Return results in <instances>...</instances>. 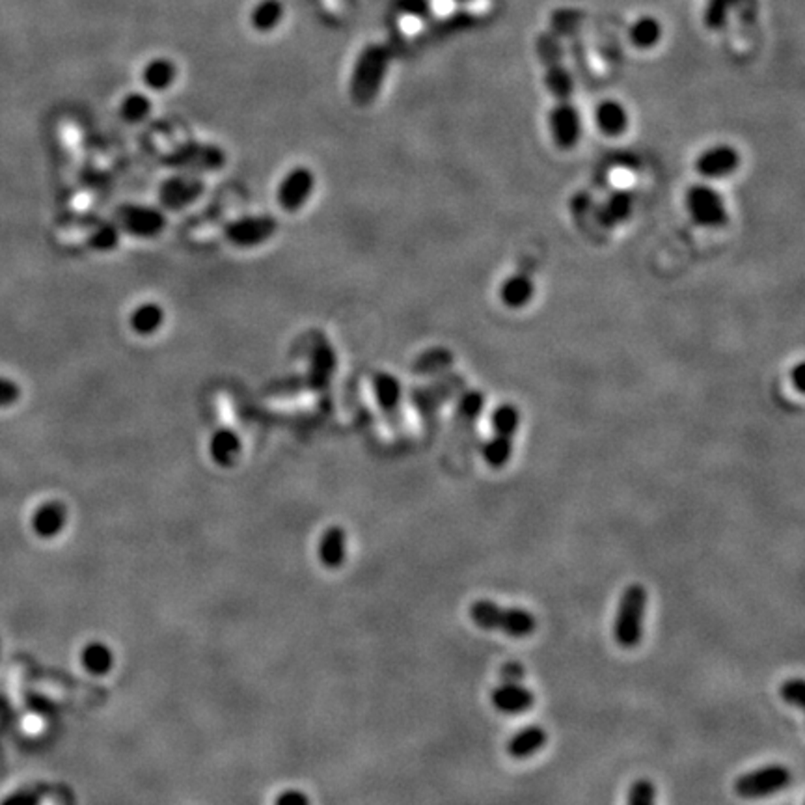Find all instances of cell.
<instances>
[{
	"mask_svg": "<svg viewBox=\"0 0 805 805\" xmlns=\"http://www.w3.org/2000/svg\"><path fill=\"white\" fill-rule=\"evenodd\" d=\"M391 52L384 43H369L358 55L349 82V94L356 106L371 104L381 94L390 67Z\"/></svg>",
	"mask_w": 805,
	"mask_h": 805,
	"instance_id": "obj_1",
	"label": "cell"
},
{
	"mask_svg": "<svg viewBox=\"0 0 805 805\" xmlns=\"http://www.w3.org/2000/svg\"><path fill=\"white\" fill-rule=\"evenodd\" d=\"M468 614L479 629L498 631L511 638H528L537 629L531 612L516 606H499L492 600H476Z\"/></svg>",
	"mask_w": 805,
	"mask_h": 805,
	"instance_id": "obj_2",
	"label": "cell"
},
{
	"mask_svg": "<svg viewBox=\"0 0 805 805\" xmlns=\"http://www.w3.org/2000/svg\"><path fill=\"white\" fill-rule=\"evenodd\" d=\"M545 71V86L553 104H575V81L565 62L563 49L556 35L541 34L535 43Z\"/></svg>",
	"mask_w": 805,
	"mask_h": 805,
	"instance_id": "obj_3",
	"label": "cell"
},
{
	"mask_svg": "<svg viewBox=\"0 0 805 805\" xmlns=\"http://www.w3.org/2000/svg\"><path fill=\"white\" fill-rule=\"evenodd\" d=\"M647 612V589L631 584L621 595L614 621V638L623 649H634L643 639V624Z\"/></svg>",
	"mask_w": 805,
	"mask_h": 805,
	"instance_id": "obj_4",
	"label": "cell"
},
{
	"mask_svg": "<svg viewBox=\"0 0 805 805\" xmlns=\"http://www.w3.org/2000/svg\"><path fill=\"white\" fill-rule=\"evenodd\" d=\"M120 231L135 239H155L166 229L168 219L163 207L128 204L116 211V222Z\"/></svg>",
	"mask_w": 805,
	"mask_h": 805,
	"instance_id": "obj_5",
	"label": "cell"
},
{
	"mask_svg": "<svg viewBox=\"0 0 805 805\" xmlns=\"http://www.w3.org/2000/svg\"><path fill=\"white\" fill-rule=\"evenodd\" d=\"M685 205L692 221L701 228L718 229L729 221V211L722 192L707 183L692 185L686 190Z\"/></svg>",
	"mask_w": 805,
	"mask_h": 805,
	"instance_id": "obj_6",
	"label": "cell"
},
{
	"mask_svg": "<svg viewBox=\"0 0 805 805\" xmlns=\"http://www.w3.org/2000/svg\"><path fill=\"white\" fill-rule=\"evenodd\" d=\"M793 783V772L785 764H766L737 778L735 793L744 800H759L781 793Z\"/></svg>",
	"mask_w": 805,
	"mask_h": 805,
	"instance_id": "obj_7",
	"label": "cell"
},
{
	"mask_svg": "<svg viewBox=\"0 0 805 805\" xmlns=\"http://www.w3.org/2000/svg\"><path fill=\"white\" fill-rule=\"evenodd\" d=\"M276 231L278 221L271 214H246L226 224L224 239L234 248L252 250L267 244Z\"/></svg>",
	"mask_w": 805,
	"mask_h": 805,
	"instance_id": "obj_8",
	"label": "cell"
},
{
	"mask_svg": "<svg viewBox=\"0 0 805 805\" xmlns=\"http://www.w3.org/2000/svg\"><path fill=\"white\" fill-rule=\"evenodd\" d=\"M315 187V172L308 166H295L280 179L276 187V204L283 213L297 214L313 198Z\"/></svg>",
	"mask_w": 805,
	"mask_h": 805,
	"instance_id": "obj_9",
	"label": "cell"
},
{
	"mask_svg": "<svg viewBox=\"0 0 805 805\" xmlns=\"http://www.w3.org/2000/svg\"><path fill=\"white\" fill-rule=\"evenodd\" d=\"M205 185L200 177L189 174L172 175L159 187V202L165 211H183L204 196Z\"/></svg>",
	"mask_w": 805,
	"mask_h": 805,
	"instance_id": "obj_10",
	"label": "cell"
},
{
	"mask_svg": "<svg viewBox=\"0 0 805 805\" xmlns=\"http://www.w3.org/2000/svg\"><path fill=\"white\" fill-rule=\"evenodd\" d=\"M548 131L560 150L577 148L584 131L577 104H552L548 111Z\"/></svg>",
	"mask_w": 805,
	"mask_h": 805,
	"instance_id": "obj_11",
	"label": "cell"
},
{
	"mask_svg": "<svg viewBox=\"0 0 805 805\" xmlns=\"http://www.w3.org/2000/svg\"><path fill=\"white\" fill-rule=\"evenodd\" d=\"M742 165L739 150L731 144H716L701 151L695 159V172L705 179H724L737 174Z\"/></svg>",
	"mask_w": 805,
	"mask_h": 805,
	"instance_id": "obj_12",
	"label": "cell"
},
{
	"mask_svg": "<svg viewBox=\"0 0 805 805\" xmlns=\"http://www.w3.org/2000/svg\"><path fill=\"white\" fill-rule=\"evenodd\" d=\"M211 461L221 468H234L243 457V438L231 427L214 429L207 442Z\"/></svg>",
	"mask_w": 805,
	"mask_h": 805,
	"instance_id": "obj_13",
	"label": "cell"
},
{
	"mask_svg": "<svg viewBox=\"0 0 805 805\" xmlns=\"http://www.w3.org/2000/svg\"><path fill=\"white\" fill-rule=\"evenodd\" d=\"M174 163H177V166H183L185 170L214 172L224 166L226 155L221 148L190 144V146L182 148L174 155Z\"/></svg>",
	"mask_w": 805,
	"mask_h": 805,
	"instance_id": "obj_14",
	"label": "cell"
},
{
	"mask_svg": "<svg viewBox=\"0 0 805 805\" xmlns=\"http://www.w3.org/2000/svg\"><path fill=\"white\" fill-rule=\"evenodd\" d=\"M129 329L138 337H153L166 323V310L155 300L140 302L129 313Z\"/></svg>",
	"mask_w": 805,
	"mask_h": 805,
	"instance_id": "obj_15",
	"label": "cell"
},
{
	"mask_svg": "<svg viewBox=\"0 0 805 805\" xmlns=\"http://www.w3.org/2000/svg\"><path fill=\"white\" fill-rule=\"evenodd\" d=\"M375 401L388 418H396L403 403V384L390 371H379L371 381Z\"/></svg>",
	"mask_w": 805,
	"mask_h": 805,
	"instance_id": "obj_16",
	"label": "cell"
},
{
	"mask_svg": "<svg viewBox=\"0 0 805 805\" xmlns=\"http://www.w3.org/2000/svg\"><path fill=\"white\" fill-rule=\"evenodd\" d=\"M595 125L604 136H621L629 131L631 116L624 104L617 99H602L595 106Z\"/></svg>",
	"mask_w": 805,
	"mask_h": 805,
	"instance_id": "obj_17",
	"label": "cell"
},
{
	"mask_svg": "<svg viewBox=\"0 0 805 805\" xmlns=\"http://www.w3.org/2000/svg\"><path fill=\"white\" fill-rule=\"evenodd\" d=\"M491 703L498 712L522 714L533 707L535 695L531 690L522 686V683H518V685L502 683L492 690Z\"/></svg>",
	"mask_w": 805,
	"mask_h": 805,
	"instance_id": "obj_18",
	"label": "cell"
},
{
	"mask_svg": "<svg viewBox=\"0 0 805 805\" xmlns=\"http://www.w3.org/2000/svg\"><path fill=\"white\" fill-rule=\"evenodd\" d=\"M499 302L509 310H522L530 306L535 297V283L524 273H515L507 276L499 285Z\"/></svg>",
	"mask_w": 805,
	"mask_h": 805,
	"instance_id": "obj_19",
	"label": "cell"
},
{
	"mask_svg": "<svg viewBox=\"0 0 805 805\" xmlns=\"http://www.w3.org/2000/svg\"><path fill=\"white\" fill-rule=\"evenodd\" d=\"M548 740V732L541 725H528L516 731L507 742V754L513 759H528L541 751Z\"/></svg>",
	"mask_w": 805,
	"mask_h": 805,
	"instance_id": "obj_20",
	"label": "cell"
},
{
	"mask_svg": "<svg viewBox=\"0 0 805 805\" xmlns=\"http://www.w3.org/2000/svg\"><path fill=\"white\" fill-rule=\"evenodd\" d=\"M319 560L329 569L342 567L347 560V533L344 528L330 526L319 541Z\"/></svg>",
	"mask_w": 805,
	"mask_h": 805,
	"instance_id": "obj_21",
	"label": "cell"
},
{
	"mask_svg": "<svg viewBox=\"0 0 805 805\" xmlns=\"http://www.w3.org/2000/svg\"><path fill=\"white\" fill-rule=\"evenodd\" d=\"M67 522V509L62 502H45L40 506V509L34 513V530L35 533H40L42 537H55L58 535Z\"/></svg>",
	"mask_w": 805,
	"mask_h": 805,
	"instance_id": "obj_22",
	"label": "cell"
},
{
	"mask_svg": "<svg viewBox=\"0 0 805 805\" xmlns=\"http://www.w3.org/2000/svg\"><path fill=\"white\" fill-rule=\"evenodd\" d=\"M634 213V198L631 192H614L610 198H608L600 207H599V222L602 226H619L624 221H629Z\"/></svg>",
	"mask_w": 805,
	"mask_h": 805,
	"instance_id": "obj_23",
	"label": "cell"
},
{
	"mask_svg": "<svg viewBox=\"0 0 805 805\" xmlns=\"http://www.w3.org/2000/svg\"><path fill=\"white\" fill-rule=\"evenodd\" d=\"M664 35V27L653 15H641L629 28V42L639 50H651Z\"/></svg>",
	"mask_w": 805,
	"mask_h": 805,
	"instance_id": "obj_24",
	"label": "cell"
},
{
	"mask_svg": "<svg viewBox=\"0 0 805 805\" xmlns=\"http://www.w3.org/2000/svg\"><path fill=\"white\" fill-rule=\"evenodd\" d=\"M513 450H515V438L492 433V437L483 444L481 455H483V461L487 462L489 468L502 470L509 464V461L513 457Z\"/></svg>",
	"mask_w": 805,
	"mask_h": 805,
	"instance_id": "obj_25",
	"label": "cell"
},
{
	"mask_svg": "<svg viewBox=\"0 0 805 805\" xmlns=\"http://www.w3.org/2000/svg\"><path fill=\"white\" fill-rule=\"evenodd\" d=\"M177 77V67L174 62L168 58H155L146 64L144 71H142V81L144 84L153 89V92H165L168 89Z\"/></svg>",
	"mask_w": 805,
	"mask_h": 805,
	"instance_id": "obj_26",
	"label": "cell"
},
{
	"mask_svg": "<svg viewBox=\"0 0 805 805\" xmlns=\"http://www.w3.org/2000/svg\"><path fill=\"white\" fill-rule=\"evenodd\" d=\"M283 19V4L280 0H261L250 13V25L258 32H273Z\"/></svg>",
	"mask_w": 805,
	"mask_h": 805,
	"instance_id": "obj_27",
	"label": "cell"
},
{
	"mask_svg": "<svg viewBox=\"0 0 805 805\" xmlns=\"http://www.w3.org/2000/svg\"><path fill=\"white\" fill-rule=\"evenodd\" d=\"M82 664L88 673L101 677L112 670L114 654L109 646L94 641V643H89V646H86V649L82 651Z\"/></svg>",
	"mask_w": 805,
	"mask_h": 805,
	"instance_id": "obj_28",
	"label": "cell"
},
{
	"mask_svg": "<svg viewBox=\"0 0 805 805\" xmlns=\"http://www.w3.org/2000/svg\"><path fill=\"white\" fill-rule=\"evenodd\" d=\"M521 422H522L521 410L511 403L498 405L491 414V427L492 433L496 435H506L515 438L518 433V427H521Z\"/></svg>",
	"mask_w": 805,
	"mask_h": 805,
	"instance_id": "obj_29",
	"label": "cell"
},
{
	"mask_svg": "<svg viewBox=\"0 0 805 805\" xmlns=\"http://www.w3.org/2000/svg\"><path fill=\"white\" fill-rule=\"evenodd\" d=\"M151 114V99L144 94H129L120 103V116L128 123H140Z\"/></svg>",
	"mask_w": 805,
	"mask_h": 805,
	"instance_id": "obj_30",
	"label": "cell"
},
{
	"mask_svg": "<svg viewBox=\"0 0 805 805\" xmlns=\"http://www.w3.org/2000/svg\"><path fill=\"white\" fill-rule=\"evenodd\" d=\"M742 0H707L703 10V23L708 30H720L725 23L729 13L735 10Z\"/></svg>",
	"mask_w": 805,
	"mask_h": 805,
	"instance_id": "obj_31",
	"label": "cell"
},
{
	"mask_svg": "<svg viewBox=\"0 0 805 805\" xmlns=\"http://www.w3.org/2000/svg\"><path fill=\"white\" fill-rule=\"evenodd\" d=\"M626 805H656V786L651 779H638L632 783Z\"/></svg>",
	"mask_w": 805,
	"mask_h": 805,
	"instance_id": "obj_32",
	"label": "cell"
},
{
	"mask_svg": "<svg viewBox=\"0 0 805 805\" xmlns=\"http://www.w3.org/2000/svg\"><path fill=\"white\" fill-rule=\"evenodd\" d=\"M121 231L118 229L116 224H104L99 229H96V234L89 237V246L99 250V252H109V250L118 246Z\"/></svg>",
	"mask_w": 805,
	"mask_h": 805,
	"instance_id": "obj_33",
	"label": "cell"
},
{
	"mask_svg": "<svg viewBox=\"0 0 805 805\" xmlns=\"http://www.w3.org/2000/svg\"><path fill=\"white\" fill-rule=\"evenodd\" d=\"M485 403H487L485 396H483L479 390H468L464 391L459 399V413L462 414V418L476 420L483 413V408H485Z\"/></svg>",
	"mask_w": 805,
	"mask_h": 805,
	"instance_id": "obj_34",
	"label": "cell"
},
{
	"mask_svg": "<svg viewBox=\"0 0 805 805\" xmlns=\"http://www.w3.org/2000/svg\"><path fill=\"white\" fill-rule=\"evenodd\" d=\"M781 697L785 703H789L793 707H803V681L800 677L789 678L785 681L781 686Z\"/></svg>",
	"mask_w": 805,
	"mask_h": 805,
	"instance_id": "obj_35",
	"label": "cell"
},
{
	"mask_svg": "<svg viewBox=\"0 0 805 805\" xmlns=\"http://www.w3.org/2000/svg\"><path fill=\"white\" fill-rule=\"evenodd\" d=\"M524 677H526V670L521 662H515V660L507 662V664H504L502 670H499V681L507 683V685L522 683Z\"/></svg>",
	"mask_w": 805,
	"mask_h": 805,
	"instance_id": "obj_36",
	"label": "cell"
},
{
	"mask_svg": "<svg viewBox=\"0 0 805 805\" xmlns=\"http://www.w3.org/2000/svg\"><path fill=\"white\" fill-rule=\"evenodd\" d=\"M275 805H312V803H310V798L304 793L290 789L276 798Z\"/></svg>",
	"mask_w": 805,
	"mask_h": 805,
	"instance_id": "obj_37",
	"label": "cell"
},
{
	"mask_svg": "<svg viewBox=\"0 0 805 805\" xmlns=\"http://www.w3.org/2000/svg\"><path fill=\"white\" fill-rule=\"evenodd\" d=\"M791 379H793V384L796 388V391H803L805 390V364H798L793 371H791Z\"/></svg>",
	"mask_w": 805,
	"mask_h": 805,
	"instance_id": "obj_38",
	"label": "cell"
},
{
	"mask_svg": "<svg viewBox=\"0 0 805 805\" xmlns=\"http://www.w3.org/2000/svg\"><path fill=\"white\" fill-rule=\"evenodd\" d=\"M447 3L453 4V3H459V4H464V6H468V4H474L477 10L483 6V3H485V0H447Z\"/></svg>",
	"mask_w": 805,
	"mask_h": 805,
	"instance_id": "obj_39",
	"label": "cell"
}]
</instances>
